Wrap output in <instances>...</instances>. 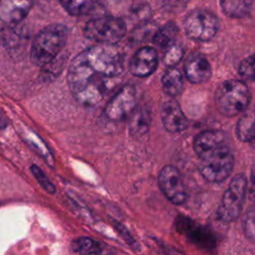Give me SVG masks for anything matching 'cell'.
<instances>
[{
  "label": "cell",
  "instance_id": "obj_6",
  "mask_svg": "<svg viewBox=\"0 0 255 255\" xmlns=\"http://www.w3.org/2000/svg\"><path fill=\"white\" fill-rule=\"evenodd\" d=\"M247 189L248 183L244 174H237L232 178L218 208V217L222 221L230 222L240 215Z\"/></svg>",
  "mask_w": 255,
  "mask_h": 255
},
{
  "label": "cell",
  "instance_id": "obj_19",
  "mask_svg": "<svg viewBox=\"0 0 255 255\" xmlns=\"http://www.w3.org/2000/svg\"><path fill=\"white\" fill-rule=\"evenodd\" d=\"M62 7L72 16L91 14L97 7V0H58Z\"/></svg>",
  "mask_w": 255,
  "mask_h": 255
},
{
  "label": "cell",
  "instance_id": "obj_8",
  "mask_svg": "<svg viewBox=\"0 0 255 255\" xmlns=\"http://www.w3.org/2000/svg\"><path fill=\"white\" fill-rule=\"evenodd\" d=\"M136 108V92L133 86H123L108 102L105 116L114 122H120L131 115Z\"/></svg>",
  "mask_w": 255,
  "mask_h": 255
},
{
  "label": "cell",
  "instance_id": "obj_21",
  "mask_svg": "<svg viewBox=\"0 0 255 255\" xmlns=\"http://www.w3.org/2000/svg\"><path fill=\"white\" fill-rule=\"evenodd\" d=\"M72 250L80 255H94L101 251L99 243L90 237H80L75 239L72 244Z\"/></svg>",
  "mask_w": 255,
  "mask_h": 255
},
{
  "label": "cell",
  "instance_id": "obj_2",
  "mask_svg": "<svg viewBox=\"0 0 255 255\" xmlns=\"http://www.w3.org/2000/svg\"><path fill=\"white\" fill-rule=\"evenodd\" d=\"M68 40L67 26L54 23L43 28L34 38L30 58L34 65L43 67L51 63L63 50Z\"/></svg>",
  "mask_w": 255,
  "mask_h": 255
},
{
  "label": "cell",
  "instance_id": "obj_24",
  "mask_svg": "<svg viewBox=\"0 0 255 255\" xmlns=\"http://www.w3.org/2000/svg\"><path fill=\"white\" fill-rule=\"evenodd\" d=\"M243 231L246 237L255 243V205L252 206L246 213L243 221Z\"/></svg>",
  "mask_w": 255,
  "mask_h": 255
},
{
  "label": "cell",
  "instance_id": "obj_7",
  "mask_svg": "<svg viewBox=\"0 0 255 255\" xmlns=\"http://www.w3.org/2000/svg\"><path fill=\"white\" fill-rule=\"evenodd\" d=\"M183 27L186 35L195 41H209L217 33L219 22L217 17L202 9L191 11L183 21Z\"/></svg>",
  "mask_w": 255,
  "mask_h": 255
},
{
  "label": "cell",
  "instance_id": "obj_20",
  "mask_svg": "<svg viewBox=\"0 0 255 255\" xmlns=\"http://www.w3.org/2000/svg\"><path fill=\"white\" fill-rule=\"evenodd\" d=\"M177 33L178 28L174 23H166L164 26L157 30L153 37V42L161 49H166L167 47L174 44Z\"/></svg>",
  "mask_w": 255,
  "mask_h": 255
},
{
  "label": "cell",
  "instance_id": "obj_13",
  "mask_svg": "<svg viewBox=\"0 0 255 255\" xmlns=\"http://www.w3.org/2000/svg\"><path fill=\"white\" fill-rule=\"evenodd\" d=\"M161 122L169 132H180L188 127V120L175 101H167L161 108Z\"/></svg>",
  "mask_w": 255,
  "mask_h": 255
},
{
  "label": "cell",
  "instance_id": "obj_12",
  "mask_svg": "<svg viewBox=\"0 0 255 255\" xmlns=\"http://www.w3.org/2000/svg\"><path fill=\"white\" fill-rule=\"evenodd\" d=\"M184 74L190 83L202 84L211 78L212 70L210 63L203 55L192 53L184 63Z\"/></svg>",
  "mask_w": 255,
  "mask_h": 255
},
{
  "label": "cell",
  "instance_id": "obj_5",
  "mask_svg": "<svg viewBox=\"0 0 255 255\" xmlns=\"http://www.w3.org/2000/svg\"><path fill=\"white\" fill-rule=\"evenodd\" d=\"M126 23L112 16L93 18L84 27L85 37L100 45L114 46L126 36Z\"/></svg>",
  "mask_w": 255,
  "mask_h": 255
},
{
  "label": "cell",
  "instance_id": "obj_22",
  "mask_svg": "<svg viewBox=\"0 0 255 255\" xmlns=\"http://www.w3.org/2000/svg\"><path fill=\"white\" fill-rule=\"evenodd\" d=\"M164 54H163V62L164 64L168 67H175L180 60L183 57V50L179 45H176L175 43L172 44L171 46L167 47L164 49Z\"/></svg>",
  "mask_w": 255,
  "mask_h": 255
},
{
  "label": "cell",
  "instance_id": "obj_18",
  "mask_svg": "<svg viewBox=\"0 0 255 255\" xmlns=\"http://www.w3.org/2000/svg\"><path fill=\"white\" fill-rule=\"evenodd\" d=\"M251 6V0H220V7L223 13L233 19H241L247 16Z\"/></svg>",
  "mask_w": 255,
  "mask_h": 255
},
{
  "label": "cell",
  "instance_id": "obj_9",
  "mask_svg": "<svg viewBox=\"0 0 255 255\" xmlns=\"http://www.w3.org/2000/svg\"><path fill=\"white\" fill-rule=\"evenodd\" d=\"M158 185L165 197L173 204H182L186 200V188L179 170L165 165L158 173Z\"/></svg>",
  "mask_w": 255,
  "mask_h": 255
},
{
  "label": "cell",
  "instance_id": "obj_11",
  "mask_svg": "<svg viewBox=\"0 0 255 255\" xmlns=\"http://www.w3.org/2000/svg\"><path fill=\"white\" fill-rule=\"evenodd\" d=\"M157 67V53L154 48L144 46L138 49L129 62L130 73L139 78L150 76Z\"/></svg>",
  "mask_w": 255,
  "mask_h": 255
},
{
  "label": "cell",
  "instance_id": "obj_17",
  "mask_svg": "<svg viewBox=\"0 0 255 255\" xmlns=\"http://www.w3.org/2000/svg\"><path fill=\"white\" fill-rule=\"evenodd\" d=\"M161 83L164 93L168 96L175 97L179 95L183 89V76L175 67L167 68L162 76Z\"/></svg>",
  "mask_w": 255,
  "mask_h": 255
},
{
  "label": "cell",
  "instance_id": "obj_26",
  "mask_svg": "<svg viewBox=\"0 0 255 255\" xmlns=\"http://www.w3.org/2000/svg\"><path fill=\"white\" fill-rule=\"evenodd\" d=\"M249 196L255 200V167L251 171L250 176V186H249Z\"/></svg>",
  "mask_w": 255,
  "mask_h": 255
},
{
  "label": "cell",
  "instance_id": "obj_16",
  "mask_svg": "<svg viewBox=\"0 0 255 255\" xmlns=\"http://www.w3.org/2000/svg\"><path fill=\"white\" fill-rule=\"evenodd\" d=\"M151 116L146 108H135L129 116L128 130L133 136H141L149 129Z\"/></svg>",
  "mask_w": 255,
  "mask_h": 255
},
{
  "label": "cell",
  "instance_id": "obj_25",
  "mask_svg": "<svg viewBox=\"0 0 255 255\" xmlns=\"http://www.w3.org/2000/svg\"><path fill=\"white\" fill-rule=\"evenodd\" d=\"M31 171H32V173L34 174V176H35V178L37 179V181L39 182V184H40L47 192H49V193H54V192H55L56 188H55L54 184L50 181V179L46 176V174L44 173V171H43L40 167H38L37 165L33 164V165L31 166Z\"/></svg>",
  "mask_w": 255,
  "mask_h": 255
},
{
  "label": "cell",
  "instance_id": "obj_23",
  "mask_svg": "<svg viewBox=\"0 0 255 255\" xmlns=\"http://www.w3.org/2000/svg\"><path fill=\"white\" fill-rule=\"evenodd\" d=\"M238 71L242 78L246 80H255V53L242 60Z\"/></svg>",
  "mask_w": 255,
  "mask_h": 255
},
{
  "label": "cell",
  "instance_id": "obj_15",
  "mask_svg": "<svg viewBox=\"0 0 255 255\" xmlns=\"http://www.w3.org/2000/svg\"><path fill=\"white\" fill-rule=\"evenodd\" d=\"M236 134L239 140L255 145V107L242 113L236 125Z\"/></svg>",
  "mask_w": 255,
  "mask_h": 255
},
{
  "label": "cell",
  "instance_id": "obj_1",
  "mask_svg": "<svg viewBox=\"0 0 255 255\" xmlns=\"http://www.w3.org/2000/svg\"><path fill=\"white\" fill-rule=\"evenodd\" d=\"M125 66L114 46L96 44L71 61L67 82L71 94L82 105L96 106L121 82Z\"/></svg>",
  "mask_w": 255,
  "mask_h": 255
},
{
  "label": "cell",
  "instance_id": "obj_3",
  "mask_svg": "<svg viewBox=\"0 0 255 255\" xmlns=\"http://www.w3.org/2000/svg\"><path fill=\"white\" fill-rule=\"evenodd\" d=\"M251 95L246 84L240 80H227L218 86L214 95L217 111L225 117L242 114L250 104Z\"/></svg>",
  "mask_w": 255,
  "mask_h": 255
},
{
  "label": "cell",
  "instance_id": "obj_4",
  "mask_svg": "<svg viewBox=\"0 0 255 255\" xmlns=\"http://www.w3.org/2000/svg\"><path fill=\"white\" fill-rule=\"evenodd\" d=\"M198 170L210 182H221L232 172L233 154L227 143L198 156Z\"/></svg>",
  "mask_w": 255,
  "mask_h": 255
},
{
  "label": "cell",
  "instance_id": "obj_14",
  "mask_svg": "<svg viewBox=\"0 0 255 255\" xmlns=\"http://www.w3.org/2000/svg\"><path fill=\"white\" fill-rule=\"evenodd\" d=\"M226 144V135L221 130H204L198 133L193 141V148L197 156L216 147Z\"/></svg>",
  "mask_w": 255,
  "mask_h": 255
},
{
  "label": "cell",
  "instance_id": "obj_10",
  "mask_svg": "<svg viewBox=\"0 0 255 255\" xmlns=\"http://www.w3.org/2000/svg\"><path fill=\"white\" fill-rule=\"evenodd\" d=\"M33 0H0V29L16 28L29 14Z\"/></svg>",
  "mask_w": 255,
  "mask_h": 255
}]
</instances>
